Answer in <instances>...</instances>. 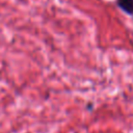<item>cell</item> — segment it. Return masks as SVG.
Returning <instances> with one entry per match:
<instances>
[{"mask_svg": "<svg viewBox=\"0 0 133 133\" xmlns=\"http://www.w3.org/2000/svg\"><path fill=\"white\" fill-rule=\"evenodd\" d=\"M117 6L128 15H133V0H117Z\"/></svg>", "mask_w": 133, "mask_h": 133, "instance_id": "cell-1", "label": "cell"}]
</instances>
